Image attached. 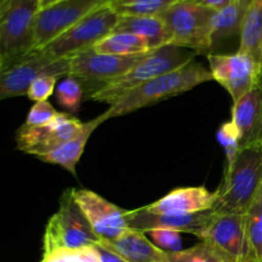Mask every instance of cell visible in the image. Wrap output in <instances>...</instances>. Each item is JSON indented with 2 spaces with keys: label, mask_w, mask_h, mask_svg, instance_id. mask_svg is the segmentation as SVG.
Instances as JSON below:
<instances>
[{
  "label": "cell",
  "mask_w": 262,
  "mask_h": 262,
  "mask_svg": "<svg viewBox=\"0 0 262 262\" xmlns=\"http://www.w3.org/2000/svg\"><path fill=\"white\" fill-rule=\"evenodd\" d=\"M41 2H42V0H41Z\"/></svg>",
  "instance_id": "cell-37"
},
{
  "label": "cell",
  "mask_w": 262,
  "mask_h": 262,
  "mask_svg": "<svg viewBox=\"0 0 262 262\" xmlns=\"http://www.w3.org/2000/svg\"><path fill=\"white\" fill-rule=\"evenodd\" d=\"M41 0H0V71L35 50Z\"/></svg>",
  "instance_id": "cell-3"
},
{
  "label": "cell",
  "mask_w": 262,
  "mask_h": 262,
  "mask_svg": "<svg viewBox=\"0 0 262 262\" xmlns=\"http://www.w3.org/2000/svg\"><path fill=\"white\" fill-rule=\"evenodd\" d=\"M40 262H100L96 250L94 247L77 251H60L53 255L42 256Z\"/></svg>",
  "instance_id": "cell-30"
},
{
  "label": "cell",
  "mask_w": 262,
  "mask_h": 262,
  "mask_svg": "<svg viewBox=\"0 0 262 262\" xmlns=\"http://www.w3.org/2000/svg\"><path fill=\"white\" fill-rule=\"evenodd\" d=\"M246 12L247 8L241 5L238 0H233L228 7L215 13L214 22H212L211 51H215L217 46H222L230 38L237 36L241 38Z\"/></svg>",
  "instance_id": "cell-22"
},
{
  "label": "cell",
  "mask_w": 262,
  "mask_h": 262,
  "mask_svg": "<svg viewBox=\"0 0 262 262\" xmlns=\"http://www.w3.org/2000/svg\"><path fill=\"white\" fill-rule=\"evenodd\" d=\"M95 250H96L100 262H128L123 256L102 243L95 245Z\"/></svg>",
  "instance_id": "cell-33"
},
{
  "label": "cell",
  "mask_w": 262,
  "mask_h": 262,
  "mask_svg": "<svg viewBox=\"0 0 262 262\" xmlns=\"http://www.w3.org/2000/svg\"><path fill=\"white\" fill-rule=\"evenodd\" d=\"M191 2L197 3V4L202 5L205 8H209V9L214 10V12H219V10L228 7L233 0H191Z\"/></svg>",
  "instance_id": "cell-34"
},
{
  "label": "cell",
  "mask_w": 262,
  "mask_h": 262,
  "mask_svg": "<svg viewBox=\"0 0 262 262\" xmlns=\"http://www.w3.org/2000/svg\"><path fill=\"white\" fill-rule=\"evenodd\" d=\"M215 13L191 0H179L160 17L170 31L171 43L209 55Z\"/></svg>",
  "instance_id": "cell-6"
},
{
  "label": "cell",
  "mask_w": 262,
  "mask_h": 262,
  "mask_svg": "<svg viewBox=\"0 0 262 262\" xmlns=\"http://www.w3.org/2000/svg\"><path fill=\"white\" fill-rule=\"evenodd\" d=\"M59 2H61V0H42V2H41V9L51 7V5L56 4V3H59Z\"/></svg>",
  "instance_id": "cell-35"
},
{
  "label": "cell",
  "mask_w": 262,
  "mask_h": 262,
  "mask_svg": "<svg viewBox=\"0 0 262 262\" xmlns=\"http://www.w3.org/2000/svg\"><path fill=\"white\" fill-rule=\"evenodd\" d=\"M56 101L63 106L69 114L78 113L81 109L82 101L84 99L83 87L78 81L72 76H66L61 78L55 90Z\"/></svg>",
  "instance_id": "cell-27"
},
{
  "label": "cell",
  "mask_w": 262,
  "mask_h": 262,
  "mask_svg": "<svg viewBox=\"0 0 262 262\" xmlns=\"http://www.w3.org/2000/svg\"><path fill=\"white\" fill-rule=\"evenodd\" d=\"M199 238L214 243L238 260H256L248 241L245 215L214 211L211 220Z\"/></svg>",
  "instance_id": "cell-14"
},
{
  "label": "cell",
  "mask_w": 262,
  "mask_h": 262,
  "mask_svg": "<svg viewBox=\"0 0 262 262\" xmlns=\"http://www.w3.org/2000/svg\"><path fill=\"white\" fill-rule=\"evenodd\" d=\"M113 2L114 0H61L41 9L36 22L35 49L45 46L79 19Z\"/></svg>",
  "instance_id": "cell-12"
},
{
  "label": "cell",
  "mask_w": 262,
  "mask_h": 262,
  "mask_svg": "<svg viewBox=\"0 0 262 262\" xmlns=\"http://www.w3.org/2000/svg\"><path fill=\"white\" fill-rule=\"evenodd\" d=\"M94 50L107 55H140L148 53L151 49L140 36L128 32H113L100 41Z\"/></svg>",
  "instance_id": "cell-23"
},
{
  "label": "cell",
  "mask_w": 262,
  "mask_h": 262,
  "mask_svg": "<svg viewBox=\"0 0 262 262\" xmlns=\"http://www.w3.org/2000/svg\"><path fill=\"white\" fill-rule=\"evenodd\" d=\"M100 243L89 219L74 200L72 189L60 197L59 210L49 219L42 243V256L60 251H77Z\"/></svg>",
  "instance_id": "cell-5"
},
{
  "label": "cell",
  "mask_w": 262,
  "mask_h": 262,
  "mask_svg": "<svg viewBox=\"0 0 262 262\" xmlns=\"http://www.w3.org/2000/svg\"><path fill=\"white\" fill-rule=\"evenodd\" d=\"M69 66L71 58L54 59L41 49H35L17 63L0 71V99L27 96L28 89L36 79L42 76L64 78L69 74Z\"/></svg>",
  "instance_id": "cell-9"
},
{
  "label": "cell",
  "mask_w": 262,
  "mask_h": 262,
  "mask_svg": "<svg viewBox=\"0 0 262 262\" xmlns=\"http://www.w3.org/2000/svg\"><path fill=\"white\" fill-rule=\"evenodd\" d=\"M146 234L150 237L154 245L160 250L169 252H179L182 251V238L181 232L168 228H156L146 232Z\"/></svg>",
  "instance_id": "cell-29"
},
{
  "label": "cell",
  "mask_w": 262,
  "mask_h": 262,
  "mask_svg": "<svg viewBox=\"0 0 262 262\" xmlns=\"http://www.w3.org/2000/svg\"><path fill=\"white\" fill-rule=\"evenodd\" d=\"M232 120L241 135V147L262 142V79L233 104Z\"/></svg>",
  "instance_id": "cell-17"
},
{
  "label": "cell",
  "mask_w": 262,
  "mask_h": 262,
  "mask_svg": "<svg viewBox=\"0 0 262 262\" xmlns=\"http://www.w3.org/2000/svg\"><path fill=\"white\" fill-rule=\"evenodd\" d=\"M146 54L107 55L99 54L91 49L71 56L68 76L74 77L81 83L84 91V99L90 100L110 82L127 73Z\"/></svg>",
  "instance_id": "cell-8"
},
{
  "label": "cell",
  "mask_w": 262,
  "mask_h": 262,
  "mask_svg": "<svg viewBox=\"0 0 262 262\" xmlns=\"http://www.w3.org/2000/svg\"><path fill=\"white\" fill-rule=\"evenodd\" d=\"M58 114L53 105L48 101L36 102L28 112L27 118H26V125H42L45 123L50 122L55 115Z\"/></svg>",
  "instance_id": "cell-32"
},
{
  "label": "cell",
  "mask_w": 262,
  "mask_h": 262,
  "mask_svg": "<svg viewBox=\"0 0 262 262\" xmlns=\"http://www.w3.org/2000/svg\"><path fill=\"white\" fill-rule=\"evenodd\" d=\"M217 141L223 146L227 156V165L232 164L241 150V135L233 120L225 122L217 129Z\"/></svg>",
  "instance_id": "cell-28"
},
{
  "label": "cell",
  "mask_w": 262,
  "mask_h": 262,
  "mask_svg": "<svg viewBox=\"0 0 262 262\" xmlns=\"http://www.w3.org/2000/svg\"><path fill=\"white\" fill-rule=\"evenodd\" d=\"M72 193L100 238V242H112L130 229L125 220L127 210L120 209L89 189H72Z\"/></svg>",
  "instance_id": "cell-13"
},
{
  "label": "cell",
  "mask_w": 262,
  "mask_h": 262,
  "mask_svg": "<svg viewBox=\"0 0 262 262\" xmlns=\"http://www.w3.org/2000/svg\"><path fill=\"white\" fill-rule=\"evenodd\" d=\"M196 55H199L196 51L181 48L174 43L148 51L127 73L110 82L90 100L109 105L115 104L118 100L129 94L132 90L140 87L141 84L191 63L194 60Z\"/></svg>",
  "instance_id": "cell-4"
},
{
  "label": "cell",
  "mask_w": 262,
  "mask_h": 262,
  "mask_svg": "<svg viewBox=\"0 0 262 262\" xmlns=\"http://www.w3.org/2000/svg\"><path fill=\"white\" fill-rule=\"evenodd\" d=\"M238 51L262 66V0H252L246 12Z\"/></svg>",
  "instance_id": "cell-21"
},
{
  "label": "cell",
  "mask_w": 262,
  "mask_h": 262,
  "mask_svg": "<svg viewBox=\"0 0 262 262\" xmlns=\"http://www.w3.org/2000/svg\"><path fill=\"white\" fill-rule=\"evenodd\" d=\"M248 241L255 258L262 262V186L245 214Z\"/></svg>",
  "instance_id": "cell-26"
},
{
  "label": "cell",
  "mask_w": 262,
  "mask_h": 262,
  "mask_svg": "<svg viewBox=\"0 0 262 262\" xmlns=\"http://www.w3.org/2000/svg\"><path fill=\"white\" fill-rule=\"evenodd\" d=\"M60 78L54 76H42L36 79L28 89L27 97L32 101H48L49 97L56 90V82Z\"/></svg>",
  "instance_id": "cell-31"
},
{
  "label": "cell",
  "mask_w": 262,
  "mask_h": 262,
  "mask_svg": "<svg viewBox=\"0 0 262 262\" xmlns=\"http://www.w3.org/2000/svg\"><path fill=\"white\" fill-rule=\"evenodd\" d=\"M83 127L84 123L69 113H58L55 118L42 125L23 124L15 135L17 148L40 158L76 137Z\"/></svg>",
  "instance_id": "cell-10"
},
{
  "label": "cell",
  "mask_w": 262,
  "mask_h": 262,
  "mask_svg": "<svg viewBox=\"0 0 262 262\" xmlns=\"http://www.w3.org/2000/svg\"><path fill=\"white\" fill-rule=\"evenodd\" d=\"M179 0H114L112 8L119 15H160Z\"/></svg>",
  "instance_id": "cell-25"
},
{
  "label": "cell",
  "mask_w": 262,
  "mask_h": 262,
  "mask_svg": "<svg viewBox=\"0 0 262 262\" xmlns=\"http://www.w3.org/2000/svg\"><path fill=\"white\" fill-rule=\"evenodd\" d=\"M106 120L107 119L105 117V114H101L95 118V119L89 120V122L84 123L83 129L76 137H73L68 142L61 145L60 147L54 150L53 152L46 154V155L40 156L37 159L43 161V163L61 166L66 170H68L72 176H76V166L78 164L79 159H81L82 154H83L84 147L87 145V141L90 140L92 133L96 130V128L100 127Z\"/></svg>",
  "instance_id": "cell-20"
},
{
  "label": "cell",
  "mask_w": 262,
  "mask_h": 262,
  "mask_svg": "<svg viewBox=\"0 0 262 262\" xmlns=\"http://www.w3.org/2000/svg\"><path fill=\"white\" fill-rule=\"evenodd\" d=\"M168 257L170 262H258L257 260H238L207 241H201L179 252H169Z\"/></svg>",
  "instance_id": "cell-24"
},
{
  "label": "cell",
  "mask_w": 262,
  "mask_h": 262,
  "mask_svg": "<svg viewBox=\"0 0 262 262\" xmlns=\"http://www.w3.org/2000/svg\"><path fill=\"white\" fill-rule=\"evenodd\" d=\"M212 81L210 69L205 68L201 63L192 60L191 63L156 77L137 89L132 90L129 94L118 100L115 104L110 105L104 113L106 119L122 117L129 113L137 112L142 107L151 106L158 102L164 101L170 97L178 96L194 87Z\"/></svg>",
  "instance_id": "cell-1"
},
{
  "label": "cell",
  "mask_w": 262,
  "mask_h": 262,
  "mask_svg": "<svg viewBox=\"0 0 262 262\" xmlns=\"http://www.w3.org/2000/svg\"><path fill=\"white\" fill-rule=\"evenodd\" d=\"M216 200V191L211 192L205 187H186L169 192L154 204L143 206V209L150 214L158 215L197 214L211 211Z\"/></svg>",
  "instance_id": "cell-16"
},
{
  "label": "cell",
  "mask_w": 262,
  "mask_h": 262,
  "mask_svg": "<svg viewBox=\"0 0 262 262\" xmlns=\"http://www.w3.org/2000/svg\"><path fill=\"white\" fill-rule=\"evenodd\" d=\"M118 20L119 14L112 5H106L79 19L40 49L54 59L71 58L94 49L100 41L114 32Z\"/></svg>",
  "instance_id": "cell-7"
},
{
  "label": "cell",
  "mask_w": 262,
  "mask_h": 262,
  "mask_svg": "<svg viewBox=\"0 0 262 262\" xmlns=\"http://www.w3.org/2000/svg\"><path fill=\"white\" fill-rule=\"evenodd\" d=\"M209 69L212 79L222 84L233 101L252 91L262 79V66L246 54H209Z\"/></svg>",
  "instance_id": "cell-11"
},
{
  "label": "cell",
  "mask_w": 262,
  "mask_h": 262,
  "mask_svg": "<svg viewBox=\"0 0 262 262\" xmlns=\"http://www.w3.org/2000/svg\"><path fill=\"white\" fill-rule=\"evenodd\" d=\"M262 186V142L241 147L227 165L212 211L245 215Z\"/></svg>",
  "instance_id": "cell-2"
},
{
  "label": "cell",
  "mask_w": 262,
  "mask_h": 262,
  "mask_svg": "<svg viewBox=\"0 0 262 262\" xmlns=\"http://www.w3.org/2000/svg\"><path fill=\"white\" fill-rule=\"evenodd\" d=\"M100 243L114 250L128 262H170L165 251L156 247L146 237V233L138 230L129 229L118 239L101 241Z\"/></svg>",
  "instance_id": "cell-18"
},
{
  "label": "cell",
  "mask_w": 262,
  "mask_h": 262,
  "mask_svg": "<svg viewBox=\"0 0 262 262\" xmlns=\"http://www.w3.org/2000/svg\"><path fill=\"white\" fill-rule=\"evenodd\" d=\"M238 3H239L241 5H243V7L247 8V9H248V7H250V5H251L252 0H238Z\"/></svg>",
  "instance_id": "cell-36"
},
{
  "label": "cell",
  "mask_w": 262,
  "mask_h": 262,
  "mask_svg": "<svg viewBox=\"0 0 262 262\" xmlns=\"http://www.w3.org/2000/svg\"><path fill=\"white\" fill-rule=\"evenodd\" d=\"M214 211L197 212L188 215H158L150 214L143 207L127 210L125 220L130 229L146 233L156 228H168L181 233H189L200 237L211 220Z\"/></svg>",
  "instance_id": "cell-15"
},
{
  "label": "cell",
  "mask_w": 262,
  "mask_h": 262,
  "mask_svg": "<svg viewBox=\"0 0 262 262\" xmlns=\"http://www.w3.org/2000/svg\"><path fill=\"white\" fill-rule=\"evenodd\" d=\"M114 32L140 36L151 50L171 43L170 31L160 15H119Z\"/></svg>",
  "instance_id": "cell-19"
}]
</instances>
